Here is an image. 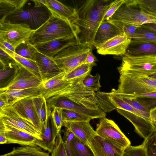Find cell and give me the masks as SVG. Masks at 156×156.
Listing matches in <instances>:
<instances>
[{"label":"cell","instance_id":"cell-1","mask_svg":"<svg viewBox=\"0 0 156 156\" xmlns=\"http://www.w3.org/2000/svg\"><path fill=\"white\" fill-rule=\"evenodd\" d=\"M114 1L87 0L81 1L76 4L74 8L79 18L74 24L80 31L78 35L80 44H88L93 47L97 31Z\"/></svg>","mask_w":156,"mask_h":156},{"label":"cell","instance_id":"cell-2","mask_svg":"<svg viewBox=\"0 0 156 156\" xmlns=\"http://www.w3.org/2000/svg\"><path fill=\"white\" fill-rule=\"evenodd\" d=\"M80 32L75 24L51 15L49 18L37 29L30 42L33 45L58 39H76L79 44Z\"/></svg>","mask_w":156,"mask_h":156},{"label":"cell","instance_id":"cell-3","mask_svg":"<svg viewBox=\"0 0 156 156\" xmlns=\"http://www.w3.org/2000/svg\"><path fill=\"white\" fill-rule=\"evenodd\" d=\"M117 69L119 73L149 76L156 73V55H133L126 53Z\"/></svg>","mask_w":156,"mask_h":156},{"label":"cell","instance_id":"cell-4","mask_svg":"<svg viewBox=\"0 0 156 156\" xmlns=\"http://www.w3.org/2000/svg\"><path fill=\"white\" fill-rule=\"evenodd\" d=\"M93 48L88 44H75L64 48L52 58L60 69L67 73L85 63L88 53Z\"/></svg>","mask_w":156,"mask_h":156},{"label":"cell","instance_id":"cell-5","mask_svg":"<svg viewBox=\"0 0 156 156\" xmlns=\"http://www.w3.org/2000/svg\"><path fill=\"white\" fill-rule=\"evenodd\" d=\"M116 92L134 94L156 92V80L147 76H133L119 73Z\"/></svg>","mask_w":156,"mask_h":156},{"label":"cell","instance_id":"cell-6","mask_svg":"<svg viewBox=\"0 0 156 156\" xmlns=\"http://www.w3.org/2000/svg\"><path fill=\"white\" fill-rule=\"evenodd\" d=\"M51 14L45 6L17 10L7 16L5 20L13 23H25L33 30H36L50 17Z\"/></svg>","mask_w":156,"mask_h":156},{"label":"cell","instance_id":"cell-7","mask_svg":"<svg viewBox=\"0 0 156 156\" xmlns=\"http://www.w3.org/2000/svg\"><path fill=\"white\" fill-rule=\"evenodd\" d=\"M35 31L25 23H13L5 20L0 21V38L15 48L21 43L30 42Z\"/></svg>","mask_w":156,"mask_h":156},{"label":"cell","instance_id":"cell-8","mask_svg":"<svg viewBox=\"0 0 156 156\" xmlns=\"http://www.w3.org/2000/svg\"><path fill=\"white\" fill-rule=\"evenodd\" d=\"M109 20L141 26L147 24L156 23V16L129 6L123 2Z\"/></svg>","mask_w":156,"mask_h":156},{"label":"cell","instance_id":"cell-9","mask_svg":"<svg viewBox=\"0 0 156 156\" xmlns=\"http://www.w3.org/2000/svg\"><path fill=\"white\" fill-rule=\"evenodd\" d=\"M95 131L98 135L124 148L130 145L129 140L115 123L105 117L100 119Z\"/></svg>","mask_w":156,"mask_h":156},{"label":"cell","instance_id":"cell-10","mask_svg":"<svg viewBox=\"0 0 156 156\" xmlns=\"http://www.w3.org/2000/svg\"><path fill=\"white\" fill-rule=\"evenodd\" d=\"M0 122L27 132L41 140L39 132L30 123L22 118L12 105L0 109Z\"/></svg>","mask_w":156,"mask_h":156},{"label":"cell","instance_id":"cell-11","mask_svg":"<svg viewBox=\"0 0 156 156\" xmlns=\"http://www.w3.org/2000/svg\"><path fill=\"white\" fill-rule=\"evenodd\" d=\"M46 101L48 106L52 110L54 108L68 109L94 119L104 118L106 115V113L100 108H88L64 98H51L47 99Z\"/></svg>","mask_w":156,"mask_h":156},{"label":"cell","instance_id":"cell-12","mask_svg":"<svg viewBox=\"0 0 156 156\" xmlns=\"http://www.w3.org/2000/svg\"><path fill=\"white\" fill-rule=\"evenodd\" d=\"M95 156H122L125 148L97 134L88 141Z\"/></svg>","mask_w":156,"mask_h":156},{"label":"cell","instance_id":"cell-13","mask_svg":"<svg viewBox=\"0 0 156 156\" xmlns=\"http://www.w3.org/2000/svg\"><path fill=\"white\" fill-rule=\"evenodd\" d=\"M131 41V39L123 34L111 38L96 48L97 53L101 55H124Z\"/></svg>","mask_w":156,"mask_h":156},{"label":"cell","instance_id":"cell-14","mask_svg":"<svg viewBox=\"0 0 156 156\" xmlns=\"http://www.w3.org/2000/svg\"><path fill=\"white\" fill-rule=\"evenodd\" d=\"M12 106L22 118L31 124L40 133L41 124L36 111L32 97L19 100Z\"/></svg>","mask_w":156,"mask_h":156},{"label":"cell","instance_id":"cell-15","mask_svg":"<svg viewBox=\"0 0 156 156\" xmlns=\"http://www.w3.org/2000/svg\"><path fill=\"white\" fill-rule=\"evenodd\" d=\"M44 5L51 15L74 24L78 19L76 9L56 0H45Z\"/></svg>","mask_w":156,"mask_h":156},{"label":"cell","instance_id":"cell-16","mask_svg":"<svg viewBox=\"0 0 156 156\" xmlns=\"http://www.w3.org/2000/svg\"><path fill=\"white\" fill-rule=\"evenodd\" d=\"M42 83L41 80L19 66L17 74L13 80L5 88L0 90L24 89L38 87Z\"/></svg>","mask_w":156,"mask_h":156},{"label":"cell","instance_id":"cell-17","mask_svg":"<svg viewBox=\"0 0 156 156\" xmlns=\"http://www.w3.org/2000/svg\"><path fill=\"white\" fill-rule=\"evenodd\" d=\"M33 61L38 66L42 77V82L63 72L60 69L52 58L38 51L35 54Z\"/></svg>","mask_w":156,"mask_h":156},{"label":"cell","instance_id":"cell-18","mask_svg":"<svg viewBox=\"0 0 156 156\" xmlns=\"http://www.w3.org/2000/svg\"><path fill=\"white\" fill-rule=\"evenodd\" d=\"M58 133L51 115L45 126H41L40 133L41 140H37V146L51 153Z\"/></svg>","mask_w":156,"mask_h":156},{"label":"cell","instance_id":"cell-19","mask_svg":"<svg viewBox=\"0 0 156 156\" xmlns=\"http://www.w3.org/2000/svg\"><path fill=\"white\" fill-rule=\"evenodd\" d=\"M2 123L7 139V144L14 143L23 146H37L36 142L38 139L36 137L14 127Z\"/></svg>","mask_w":156,"mask_h":156},{"label":"cell","instance_id":"cell-20","mask_svg":"<svg viewBox=\"0 0 156 156\" xmlns=\"http://www.w3.org/2000/svg\"><path fill=\"white\" fill-rule=\"evenodd\" d=\"M79 44L76 39H58L34 45L37 51L43 55L52 58L59 51L66 48Z\"/></svg>","mask_w":156,"mask_h":156},{"label":"cell","instance_id":"cell-21","mask_svg":"<svg viewBox=\"0 0 156 156\" xmlns=\"http://www.w3.org/2000/svg\"><path fill=\"white\" fill-rule=\"evenodd\" d=\"M44 92L42 83L40 86L21 90H0V95L4 96L12 105L20 100L27 98L42 95Z\"/></svg>","mask_w":156,"mask_h":156},{"label":"cell","instance_id":"cell-22","mask_svg":"<svg viewBox=\"0 0 156 156\" xmlns=\"http://www.w3.org/2000/svg\"><path fill=\"white\" fill-rule=\"evenodd\" d=\"M81 141L88 144L89 140L96 134L89 121L65 122L64 125Z\"/></svg>","mask_w":156,"mask_h":156},{"label":"cell","instance_id":"cell-23","mask_svg":"<svg viewBox=\"0 0 156 156\" xmlns=\"http://www.w3.org/2000/svg\"><path fill=\"white\" fill-rule=\"evenodd\" d=\"M116 110L119 114L132 123L136 133L144 139L155 131L152 125L143 119L123 110L119 109Z\"/></svg>","mask_w":156,"mask_h":156},{"label":"cell","instance_id":"cell-24","mask_svg":"<svg viewBox=\"0 0 156 156\" xmlns=\"http://www.w3.org/2000/svg\"><path fill=\"white\" fill-rule=\"evenodd\" d=\"M123 34L117 26L109 21H103L96 33L94 40L95 47L117 36Z\"/></svg>","mask_w":156,"mask_h":156},{"label":"cell","instance_id":"cell-25","mask_svg":"<svg viewBox=\"0 0 156 156\" xmlns=\"http://www.w3.org/2000/svg\"><path fill=\"white\" fill-rule=\"evenodd\" d=\"M66 73L62 72L53 78L42 82L44 92L42 95L47 100L52 94L61 91L74 84L64 78Z\"/></svg>","mask_w":156,"mask_h":156},{"label":"cell","instance_id":"cell-26","mask_svg":"<svg viewBox=\"0 0 156 156\" xmlns=\"http://www.w3.org/2000/svg\"><path fill=\"white\" fill-rule=\"evenodd\" d=\"M108 97L116 109H119L129 112L145 120L152 125L150 119V112L141 111L134 108L124 101L114 92L111 91L108 93Z\"/></svg>","mask_w":156,"mask_h":156},{"label":"cell","instance_id":"cell-27","mask_svg":"<svg viewBox=\"0 0 156 156\" xmlns=\"http://www.w3.org/2000/svg\"><path fill=\"white\" fill-rule=\"evenodd\" d=\"M19 66L17 64H0V89L5 88L16 76Z\"/></svg>","mask_w":156,"mask_h":156},{"label":"cell","instance_id":"cell-28","mask_svg":"<svg viewBox=\"0 0 156 156\" xmlns=\"http://www.w3.org/2000/svg\"><path fill=\"white\" fill-rule=\"evenodd\" d=\"M28 0H0V21L17 10L23 8Z\"/></svg>","mask_w":156,"mask_h":156},{"label":"cell","instance_id":"cell-29","mask_svg":"<svg viewBox=\"0 0 156 156\" xmlns=\"http://www.w3.org/2000/svg\"><path fill=\"white\" fill-rule=\"evenodd\" d=\"M32 99L41 126L45 127L52 110L48 107L46 100L42 95L33 97Z\"/></svg>","mask_w":156,"mask_h":156},{"label":"cell","instance_id":"cell-30","mask_svg":"<svg viewBox=\"0 0 156 156\" xmlns=\"http://www.w3.org/2000/svg\"><path fill=\"white\" fill-rule=\"evenodd\" d=\"M0 156H49V155L38 146H27L13 147L10 152Z\"/></svg>","mask_w":156,"mask_h":156},{"label":"cell","instance_id":"cell-31","mask_svg":"<svg viewBox=\"0 0 156 156\" xmlns=\"http://www.w3.org/2000/svg\"><path fill=\"white\" fill-rule=\"evenodd\" d=\"M93 65L83 63L70 72L66 73L64 79L71 81L73 84L82 81L87 75L90 74Z\"/></svg>","mask_w":156,"mask_h":156},{"label":"cell","instance_id":"cell-32","mask_svg":"<svg viewBox=\"0 0 156 156\" xmlns=\"http://www.w3.org/2000/svg\"><path fill=\"white\" fill-rule=\"evenodd\" d=\"M126 53L133 55H156V44L151 42L130 43Z\"/></svg>","mask_w":156,"mask_h":156},{"label":"cell","instance_id":"cell-33","mask_svg":"<svg viewBox=\"0 0 156 156\" xmlns=\"http://www.w3.org/2000/svg\"><path fill=\"white\" fill-rule=\"evenodd\" d=\"M124 3L132 7H138L142 11L156 16V0H124Z\"/></svg>","mask_w":156,"mask_h":156},{"label":"cell","instance_id":"cell-34","mask_svg":"<svg viewBox=\"0 0 156 156\" xmlns=\"http://www.w3.org/2000/svg\"><path fill=\"white\" fill-rule=\"evenodd\" d=\"M70 145L73 156H95L88 145L75 136L71 141Z\"/></svg>","mask_w":156,"mask_h":156},{"label":"cell","instance_id":"cell-35","mask_svg":"<svg viewBox=\"0 0 156 156\" xmlns=\"http://www.w3.org/2000/svg\"><path fill=\"white\" fill-rule=\"evenodd\" d=\"M14 58L19 65L31 73L42 81V77L39 69L34 61L22 57L16 54L15 55Z\"/></svg>","mask_w":156,"mask_h":156},{"label":"cell","instance_id":"cell-36","mask_svg":"<svg viewBox=\"0 0 156 156\" xmlns=\"http://www.w3.org/2000/svg\"><path fill=\"white\" fill-rule=\"evenodd\" d=\"M136 32L138 35V38L131 40V44L145 42L156 44V33L141 26L137 29Z\"/></svg>","mask_w":156,"mask_h":156},{"label":"cell","instance_id":"cell-37","mask_svg":"<svg viewBox=\"0 0 156 156\" xmlns=\"http://www.w3.org/2000/svg\"><path fill=\"white\" fill-rule=\"evenodd\" d=\"M37 51L34 46L30 42L21 43L15 48L16 54L33 61L35 54Z\"/></svg>","mask_w":156,"mask_h":156},{"label":"cell","instance_id":"cell-38","mask_svg":"<svg viewBox=\"0 0 156 156\" xmlns=\"http://www.w3.org/2000/svg\"><path fill=\"white\" fill-rule=\"evenodd\" d=\"M63 118L65 122L87 121L93 118L70 110L62 109Z\"/></svg>","mask_w":156,"mask_h":156},{"label":"cell","instance_id":"cell-39","mask_svg":"<svg viewBox=\"0 0 156 156\" xmlns=\"http://www.w3.org/2000/svg\"><path fill=\"white\" fill-rule=\"evenodd\" d=\"M100 76L97 74L95 76L90 74L87 76L82 80L83 85L90 90L92 92L99 91L101 87L100 83Z\"/></svg>","mask_w":156,"mask_h":156},{"label":"cell","instance_id":"cell-40","mask_svg":"<svg viewBox=\"0 0 156 156\" xmlns=\"http://www.w3.org/2000/svg\"><path fill=\"white\" fill-rule=\"evenodd\" d=\"M111 91L117 94L122 100L134 108L141 111L150 112V109L149 107L138 99L132 98L123 94L117 93L113 89Z\"/></svg>","mask_w":156,"mask_h":156},{"label":"cell","instance_id":"cell-41","mask_svg":"<svg viewBox=\"0 0 156 156\" xmlns=\"http://www.w3.org/2000/svg\"><path fill=\"white\" fill-rule=\"evenodd\" d=\"M122 156H146L145 144H142L137 146H129L126 147Z\"/></svg>","mask_w":156,"mask_h":156},{"label":"cell","instance_id":"cell-42","mask_svg":"<svg viewBox=\"0 0 156 156\" xmlns=\"http://www.w3.org/2000/svg\"><path fill=\"white\" fill-rule=\"evenodd\" d=\"M143 142L145 146L146 156H156V131L144 139Z\"/></svg>","mask_w":156,"mask_h":156},{"label":"cell","instance_id":"cell-43","mask_svg":"<svg viewBox=\"0 0 156 156\" xmlns=\"http://www.w3.org/2000/svg\"><path fill=\"white\" fill-rule=\"evenodd\" d=\"M50 156H68L66 151L64 141L61 133L58 134L55 143Z\"/></svg>","mask_w":156,"mask_h":156},{"label":"cell","instance_id":"cell-44","mask_svg":"<svg viewBox=\"0 0 156 156\" xmlns=\"http://www.w3.org/2000/svg\"><path fill=\"white\" fill-rule=\"evenodd\" d=\"M51 116L58 132L61 133V128L64 126L65 123L63 116L62 109L54 108L52 111Z\"/></svg>","mask_w":156,"mask_h":156},{"label":"cell","instance_id":"cell-45","mask_svg":"<svg viewBox=\"0 0 156 156\" xmlns=\"http://www.w3.org/2000/svg\"><path fill=\"white\" fill-rule=\"evenodd\" d=\"M63 132H64L63 140L66 154L68 156H73L71 150L70 144L71 141L75 135L72 132L67 128Z\"/></svg>","mask_w":156,"mask_h":156},{"label":"cell","instance_id":"cell-46","mask_svg":"<svg viewBox=\"0 0 156 156\" xmlns=\"http://www.w3.org/2000/svg\"><path fill=\"white\" fill-rule=\"evenodd\" d=\"M124 0H114L112 5L107 10L103 21H108L124 2Z\"/></svg>","mask_w":156,"mask_h":156},{"label":"cell","instance_id":"cell-47","mask_svg":"<svg viewBox=\"0 0 156 156\" xmlns=\"http://www.w3.org/2000/svg\"><path fill=\"white\" fill-rule=\"evenodd\" d=\"M0 64L3 65L10 64H18L13 57L1 48H0Z\"/></svg>","mask_w":156,"mask_h":156},{"label":"cell","instance_id":"cell-48","mask_svg":"<svg viewBox=\"0 0 156 156\" xmlns=\"http://www.w3.org/2000/svg\"><path fill=\"white\" fill-rule=\"evenodd\" d=\"M0 48L14 58L15 53V48L11 44L0 38Z\"/></svg>","mask_w":156,"mask_h":156},{"label":"cell","instance_id":"cell-49","mask_svg":"<svg viewBox=\"0 0 156 156\" xmlns=\"http://www.w3.org/2000/svg\"><path fill=\"white\" fill-rule=\"evenodd\" d=\"M150 115L151 123L155 131H156V105L151 108Z\"/></svg>","mask_w":156,"mask_h":156},{"label":"cell","instance_id":"cell-50","mask_svg":"<svg viewBox=\"0 0 156 156\" xmlns=\"http://www.w3.org/2000/svg\"><path fill=\"white\" fill-rule=\"evenodd\" d=\"M97 61L96 58L93 55L92 50L88 53L85 59V63L93 65L94 66L96 65L95 62Z\"/></svg>","mask_w":156,"mask_h":156},{"label":"cell","instance_id":"cell-51","mask_svg":"<svg viewBox=\"0 0 156 156\" xmlns=\"http://www.w3.org/2000/svg\"><path fill=\"white\" fill-rule=\"evenodd\" d=\"M7 139L6 137L3 124L0 122V144H7Z\"/></svg>","mask_w":156,"mask_h":156},{"label":"cell","instance_id":"cell-52","mask_svg":"<svg viewBox=\"0 0 156 156\" xmlns=\"http://www.w3.org/2000/svg\"><path fill=\"white\" fill-rule=\"evenodd\" d=\"M141 27L156 33V23L145 24L141 26Z\"/></svg>","mask_w":156,"mask_h":156},{"label":"cell","instance_id":"cell-53","mask_svg":"<svg viewBox=\"0 0 156 156\" xmlns=\"http://www.w3.org/2000/svg\"><path fill=\"white\" fill-rule=\"evenodd\" d=\"M149 76L156 80V73L151 75Z\"/></svg>","mask_w":156,"mask_h":156}]
</instances>
